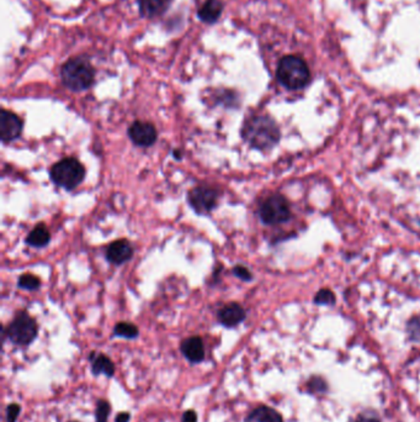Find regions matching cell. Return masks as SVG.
Here are the masks:
<instances>
[{
  "mask_svg": "<svg viewBox=\"0 0 420 422\" xmlns=\"http://www.w3.org/2000/svg\"><path fill=\"white\" fill-rule=\"evenodd\" d=\"M111 413V404L105 400V399H100L96 403L95 408V421L96 422H107L109 416Z\"/></svg>",
  "mask_w": 420,
  "mask_h": 422,
  "instance_id": "cell-19",
  "label": "cell"
},
{
  "mask_svg": "<svg viewBox=\"0 0 420 422\" xmlns=\"http://www.w3.org/2000/svg\"><path fill=\"white\" fill-rule=\"evenodd\" d=\"M172 0H139V13L144 18L154 19L162 16L170 6Z\"/></svg>",
  "mask_w": 420,
  "mask_h": 422,
  "instance_id": "cell-15",
  "label": "cell"
},
{
  "mask_svg": "<svg viewBox=\"0 0 420 422\" xmlns=\"http://www.w3.org/2000/svg\"><path fill=\"white\" fill-rule=\"evenodd\" d=\"M180 352L191 365H200L201 362L205 360V345L200 336H191L182 341Z\"/></svg>",
  "mask_w": 420,
  "mask_h": 422,
  "instance_id": "cell-10",
  "label": "cell"
},
{
  "mask_svg": "<svg viewBox=\"0 0 420 422\" xmlns=\"http://www.w3.org/2000/svg\"><path fill=\"white\" fill-rule=\"evenodd\" d=\"M131 421V414L127 411L124 413H119L116 418H115V422H129Z\"/></svg>",
  "mask_w": 420,
  "mask_h": 422,
  "instance_id": "cell-25",
  "label": "cell"
},
{
  "mask_svg": "<svg viewBox=\"0 0 420 422\" xmlns=\"http://www.w3.org/2000/svg\"><path fill=\"white\" fill-rule=\"evenodd\" d=\"M69 422H79V421H69Z\"/></svg>",
  "mask_w": 420,
  "mask_h": 422,
  "instance_id": "cell-28",
  "label": "cell"
},
{
  "mask_svg": "<svg viewBox=\"0 0 420 422\" xmlns=\"http://www.w3.org/2000/svg\"><path fill=\"white\" fill-rule=\"evenodd\" d=\"M259 215L264 224L277 225L288 220L291 211L286 198L282 197L280 194H274L262 204Z\"/></svg>",
  "mask_w": 420,
  "mask_h": 422,
  "instance_id": "cell-6",
  "label": "cell"
},
{
  "mask_svg": "<svg viewBox=\"0 0 420 422\" xmlns=\"http://www.w3.org/2000/svg\"><path fill=\"white\" fill-rule=\"evenodd\" d=\"M242 137L253 149L267 151L280 139V130L276 122L267 115H257L245 121Z\"/></svg>",
  "mask_w": 420,
  "mask_h": 422,
  "instance_id": "cell-1",
  "label": "cell"
},
{
  "mask_svg": "<svg viewBox=\"0 0 420 422\" xmlns=\"http://www.w3.org/2000/svg\"><path fill=\"white\" fill-rule=\"evenodd\" d=\"M244 422H284V420L275 409L262 405L252 410L244 418Z\"/></svg>",
  "mask_w": 420,
  "mask_h": 422,
  "instance_id": "cell-16",
  "label": "cell"
},
{
  "mask_svg": "<svg viewBox=\"0 0 420 422\" xmlns=\"http://www.w3.org/2000/svg\"><path fill=\"white\" fill-rule=\"evenodd\" d=\"M218 192L209 186H199L191 189L187 194V202L195 212L204 215L209 214L217 207Z\"/></svg>",
  "mask_w": 420,
  "mask_h": 422,
  "instance_id": "cell-7",
  "label": "cell"
},
{
  "mask_svg": "<svg viewBox=\"0 0 420 422\" xmlns=\"http://www.w3.org/2000/svg\"><path fill=\"white\" fill-rule=\"evenodd\" d=\"M23 132V121L13 111L3 109L0 113V139L8 144L19 139Z\"/></svg>",
  "mask_w": 420,
  "mask_h": 422,
  "instance_id": "cell-8",
  "label": "cell"
},
{
  "mask_svg": "<svg viewBox=\"0 0 420 422\" xmlns=\"http://www.w3.org/2000/svg\"><path fill=\"white\" fill-rule=\"evenodd\" d=\"M61 79L71 91H86L95 82V69L88 58H69L61 68Z\"/></svg>",
  "mask_w": 420,
  "mask_h": 422,
  "instance_id": "cell-2",
  "label": "cell"
},
{
  "mask_svg": "<svg viewBox=\"0 0 420 422\" xmlns=\"http://www.w3.org/2000/svg\"><path fill=\"white\" fill-rule=\"evenodd\" d=\"M334 302V295L329 290H320V293L317 294L315 297V302L317 304H330Z\"/></svg>",
  "mask_w": 420,
  "mask_h": 422,
  "instance_id": "cell-23",
  "label": "cell"
},
{
  "mask_svg": "<svg viewBox=\"0 0 420 422\" xmlns=\"http://www.w3.org/2000/svg\"><path fill=\"white\" fill-rule=\"evenodd\" d=\"M233 274L235 277H238L239 279L244 280V282H249V280H252V278H253V275L249 272V269L245 268L243 266L234 267Z\"/></svg>",
  "mask_w": 420,
  "mask_h": 422,
  "instance_id": "cell-22",
  "label": "cell"
},
{
  "mask_svg": "<svg viewBox=\"0 0 420 422\" xmlns=\"http://www.w3.org/2000/svg\"><path fill=\"white\" fill-rule=\"evenodd\" d=\"M355 422H381L378 418H373V416H358Z\"/></svg>",
  "mask_w": 420,
  "mask_h": 422,
  "instance_id": "cell-26",
  "label": "cell"
},
{
  "mask_svg": "<svg viewBox=\"0 0 420 422\" xmlns=\"http://www.w3.org/2000/svg\"><path fill=\"white\" fill-rule=\"evenodd\" d=\"M19 288L25 290H36L41 287V280L34 275V274H23L18 282Z\"/></svg>",
  "mask_w": 420,
  "mask_h": 422,
  "instance_id": "cell-20",
  "label": "cell"
},
{
  "mask_svg": "<svg viewBox=\"0 0 420 422\" xmlns=\"http://www.w3.org/2000/svg\"><path fill=\"white\" fill-rule=\"evenodd\" d=\"M245 310L237 302H229L223 307H221L217 314V319L222 326L227 329H234L245 320Z\"/></svg>",
  "mask_w": 420,
  "mask_h": 422,
  "instance_id": "cell-11",
  "label": "cell"
},
{
  "mask_svg": "<svg viewBox=\"0 0 420 422\" xmlns=\"http://www.w3.org/2000/svg\"><path fill=\"white\" fill-rule=\"evenodd\" d=\"M20 411H21V408H20L19 404H9V405L6 406V410H5V418H6V422L18 421Z\"/></svg>",
  "mask_w": 420,
  "mask_h": 422,
  "instance_id": "cell-21",
  "label": "cell"
},
{
  "mask_svg": "<svg viewBox=\"0 0 420 422\" xmlns=\"http://www.w3.org/2000/svg\"><path fill=\"white\" fill-rule=\"evenodd\" d=\"M49 176L54 184L67 190H73L86 178V169L78 159L68 157L53 164Z\"/></svg>",
  "mask_w": 420,
  "mask_h": 422,
  "instance_id": "cell-4",
  "label": "cell"
},
{
  "mask_svg": "<svg viewBox=\"0 0 420 422\" xmlns=\"http://www.w3.org/2000/svg\"><path fill=\"white\" fill-rule=\"evenodd\" d=\"M114 335L127 340H134L139 335V327L131 322H119L114 327Z\"/></svg>",
  "mask_w": 420,
  "mask_h": 422,
  "instance_id": "cell-18",
  "label": "cell"
},
{
  "mask_svg": "<svg viewBox=\"0 0 420 422\" xmlns=\"http://www.w3.org/2000/svg\"><path fill=\"white\" fill-rule=\"evenodd\" d=\"M276 78L287 89L298 91L310 83V68L303 58L288 55L279 61Z\"/></svg>",
  "mask_w": 420,
  "mask_h": 422,
  "instance_id": "cell-3",
  "label": "cell"
},
{
  "mask_svg": "<svg viewBox=\"0 0 420 422\" xmlns=\"http://www.w3.org/2000/svg\"><path fill=\"white\" fill-rule=\"evenodd\" d=\"M174 157L177 159H182V154H180L179 149H175V151H174Z\"/></svg>",
  "mask_w": 420,
  "mask_h": 422,
  "instance_id": "cell-27",
  "label": "cell"
},
{
  "mask_svg": "<svg viewBox=\"0 0 420 422\" xmlns=\"http://www.w3.org/2000/svg\"><path fill=\"white\" fill-rule=\"evenodd\" d=\"M132 256H134V249L127 240L115 241L106 250V259L116 266L129 262V259L132 258Z\"/></svg>",
  "mask_w": 420,
  "mask_h": 422,
  "instance_id": "cell-12",
  "label": "cell"
},
{
  "mask_svg": "<svg viewBox=\"0 0 420 422\" xmlns=\"http://www.w3.org/2000/svg\"><path fill=\"white\" fill-rule=\"evenodd\" d=\"M89 360H91V373L95 377H99V375H105L107 378L114 377L116 368H115L114 362L111 360L110 357H107L104 353L91 352Z\"/></svg>",
  "mask_w": 420,
  "mask_h": 422,
  "instance_id": "cell-13",
  "label": "cell"
},
{
  "mask_svg": "<svg viewBox=\"0 0 420 422\" xmlns=\"http://www.w3.org/2000/svg\"><path fill=\"white\" fill-rule=\"evenodd\" d=\"M182 422H197V414L195 410H187L182 414Z\"/></svg>",
  "mask_w": 420,
  "mask_h": 422,
  "instance_id": "cell-24",
  "label": "cell"
},
{
  "mask_svg": "<svg viewBox=\"0 0 420 422\" xmlns=\"http://www.w3.org/2000/svg\"><path fill=\"white\" fill-rule=\"evenodd\" d=\"M49 241H51V234L46 225L43 224L36 226L26 237V244L35 249H42L49 244Z\"/></svg>",
  "mask_w": 420,
  "mask_h": 422,
  "instance_id": "cell-17",
  "label": "cell"
},
{
  "mask_svg": "<svg viewBox=\"0 0 420 422\" xmlns=\"http://www.w3.org/2000/svg\"><path fill=\"white\" fill-rule=\"evenodd\" d=\"M4 336L9 338L11 343L26 347L31 345L38 333L37 322L35 321L33 316H30L26 312H20L16 314L14 320L10 322L6 329L3 330Z\"/></svg>",
  "mask_w": 420,
  "mask_h": 422,
  "instance_id": "cell-5",
  "label": "cell"
},
{
  "mask_svg": "<svg viewBox=\"0 0 420 422\" xmlns=\"http://www.w3.org/2000/svg\"><path fill=\"white\" fill-rule=\"evenodd\" d=\"M225 5L221 0H205L197 11V16L202 23L206 24H215L218 21L221 15L223 13Z\"/></svg>",
  "mask_w": 420,
  "mask_h": 422,
  "instance_id": "cell-14",
  "label": "cell"
},
{
  "mask_svg": "<svg viewBox=\"0 0 420 422\" xmlns=\"http://www.w3.org/2000/svg\"><path fill=\"white\" fill-rule=\"evenodd\" d=\"M129 136L131 141L139 147H149L156 144L158 132L156 126L146 121H134L129 126Z\"/></svg>",
  "mask_w": 420,
  "mask_h": 422,
  "instance_id": "cell-9",
  "label": "cell"
}]
</instances>
